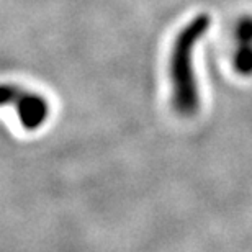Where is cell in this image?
I'll use <instances>...</instances> for the list:
<instances>
[{"label": "cell", "mask_w": 252, "mask_h": 252, "mask_svg": "<svg viewBox=\"0 0 252 252\" xmlns=\"http://www.w3.org/2000/svg\"><path fill=\"white\" fill-rule=\"evenodd\" d=\"M211 23L206 13L196 15L180 30L172 46L169 61L170 84H172V105L180 115L190 117L198 110L200 94L193 72V49L205 36Z\"/></svg>", "instance_id": "obj_1"}, {"label": "cell", "mask_w": 252, "mask_h": 252, "mask_svg": "<svg viewBox=\"0 0 252 252\" xmlns=\"http://www.w3.org/2000/svg\"><path fill=\"white\" fill-rule=\"evenodd\" d=\"M10 102L17 103L20 123H22L27 129H36L46 122L49 107H48V102L41 97V95L27 94V92L18 90L17 87L3 85L2 103L7 105Z\"/></svg>", "instance_id": "obj_2"}, {"label": "cell", "mask_w": 252, "mask_h": 252, "mask_svg": "<svg viewBox=\"0 0 252 252\" xmlns=\"http://www.w3.org/2000/svg\"><path fill=\"white\" fill-rule=\"evenodd\" d=\"M234 69L243 75L252 74V43H239L234 54Z\"/></svg>", "instance_id": "obj_3"}, {"label": "cell", "mask_w": 252, "mask_h": 252, "mask_svg": "<svg viewBox=\"0 0 252 252\" xmlns=\"http://www.w3.org/2000/svg\"><path fill=\"white\" fill-rule=\"evenodd\" d=\"M239 43H252V17H244L238 22L236 28Z\"/></svg>", "instance_id": "obj_4"}]
</instances>
